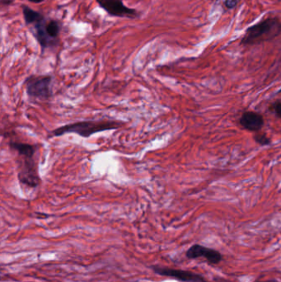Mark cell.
<instances>
[{
  "mask_svg": "<svg viewBox=\"0 0 281 282\" xmlns=\"http://www.w3.org/2000/svg\"><path fill=\"white\" fill-rule=\"evenodd\" d=\"M119 127L120 123L117 121L88 120L58 127L51 132L49 137H60L66 134H76L82 138H88L96 133L116 130Z\"/></svg>",
  "mask_w": 281,
  "mask_h": 282,
  "instance_id": "obj_2",
  "label": "cell"
},
{
  "mask_svg": "<svg viewBox=\"0 0 281 282\" xmlns=\"http://www.w3.org/2000/svg\"><path fill=\"white\" fill-rule=\"evenodd\" d=\"M14 2V0H1V6L2 7H7L10 6Z\"/></svg>",
  "mask_w": 281,
  "mask_h": 282,
  "instance_id": "obj_15",
  "label": "cell"
},
{
  "mask_svg": "<svg viewBox=\"0 0 281 282\" xmlns=\"http://www.w3.org/2000/svg\"><path fill=\"white\" fill-rule=\"evenodd\" d=\"M46 30L49 37L51 38L53 42L59 44V37H60V33H61V25L57 20L47 19L46 24Z\"/></svg>",
  "mask_w": 281,
  "mask_h": 282,
  "instance_id": "obj_11",
  "label": "cell"
},
{
  "mask_svg": "<svg viewBox=\"0 0 281 282\" xmlns=\"http://www.w3.org/2000/svg\"><path fill=\"white\" fill-rule=\"evenodd\" d=\"M254 140L257 143H259L261 145H267L271 143V140L267 135L264 133H257L254 136Z\"/></svg>",
  "mask_w": 281,
  "mask_h": 282,
  "instance_id": "obj_12",
  "label": "cell"
},
{
  "mask_svg": "<svg viewBox=\"0 0 281 282\" xmlns=\"http://www.w3.org/2000/svg\"><path fill=\"white\" fill-rule=\"evenodd\" d=\"M186 256L189 259H197L203 257L211 264H218L222 260V255L219 252L213 248L204 247L200 244L192 246L187 251Z\"/></svg>",
  "mask_w": 281,
  "mask_h": 282,
  "instance_id": "obj_7",
  "label": "cell"
},
{
  "mask_svg": "<svg viewBox=\"0 0 281 282\" xmlns=\"http://www.w3.org/2000/svg\"><path fill=\"white\" fill-rule=\"evenodd\" d=\"M28 1L33 2V3H41V2H44L45 0H28Z\"/></svg>",
  "mask_w": 281,
  "mask_h": 282,
  "instance_id": "obj_16",
  "label": "cell"
},
{
  "mask_svg": "<svg viewBox=\"0 0 281 282\" xmlns=\"http://www.w3.org/2000/svg\"><path fill=\"white\" fill-rule=\"evenodd\" d=\"M11 149L17 153V178L22 186L29 188H37L41 178L37 168V155L38 146L32 143L10 141Z\"/></svg>",
  "mask_w": 281,
  "mask_h": 282,
  "instance_id": "obj_1",
  "label": "cell"
},
{
  "mask_svg": "<svg viewBox=\"0 0 281 282\" xmlns=\"http://www.w3.org/2000/svg\"><path fill=\"white\" fill-rule=\"evenodd\" d=\"M241 126L250 132H258L264 126L262 115L255 112H245L239 119Z\"/></svg>",
  "mask_w": 281,
  "mask_h": 282,
  "instance_id": "obj_9",
  "label": "cell"
},
{
  "mask_svg": "<svg viewBox=\"0 0 281 282\" xmlns=\"http://www.w3.org/2000/svg\"><path fill=\"white\" fill-rule=\"evenodd\" d=\"M271 110L281 119V101H277L271 106Z\"/></svg>",
  "mask_w": 281,
  "mask_h": 282,
  "instance_id": "obj_13",
  "label": "cell"
},
{
  "mask_svg": "<svg viewBox=\"0 0 281 282\" xmlns=\"http://www.w3.org/2000/svg\"><path fill=\"white\" fill-rule=\"evenodd\" d=\"M278 93H281V90L279 91V92H278Z\"/></svg>",
  "mask_w": 281,
  "mask_h": 282,
  "instance_id": "obj_17",
  "label": "cell"
},
{
  "mask_svg": "<svg viewBox=\"0 0 281 282\" xmlns=\"http://www.w3.org/2000/svg\"><path fill=\"white\" fill-rule=\"evenodd\" d=\"M152 270L158 275L173 278L180 282H207L202 276L197 273H192L190 271L173 269V268H164V267H158V266L152 267Z\"/></svg>",
  "mask_w": 281,
  "mask_h": 282,
  "instance_id": "obj_6",
  "label": "cell"
},
{
  "mask_svg": "<svg viewBox=\"0 0 281 282\" xmlns=\"http://www.w3.org/2000/svg\"><path fill=\"white\" fill-rule=\"evenodd\" d=\"M26 92L30 98L47 101L52 97V76L32 74L25 79Z\"/></svg>",
  "mask_w": 281,
  "mask_h": 282,
  "instance_id": "obj_4",
  "label": "cell"
},
{
  "mask_svg": "<svg viewBox=\"0 0 281 282\" xmlns=\"http://www.w3.org/2000/svg\"><path fill=\"white\" fill-rule=\"evenodd\" d=\"M22 9L25 24L27 25V27L32 26L37 21H39L41 18L44 17V15L42 13L38 12V11L32 9L31 7L27 6V5H22Z\"/></svg>",
  "mask_w": 281,
  "mask_h": 282,
  "instance_id": "obj_10",
  "label": "cell"
},
{
  "mask_svg": "<svg viewBox=\"0 0 281 282\" xmlns=\"http://www.w3.org/2000/svg\"><path fill=\"white\" fill-rule=\"evenodd\" d=\"M46 22H47V19L44 16L42 18H41L39 21H37L36 23H34L32 26V34H33V37L37 40V42L39 43L42 52L46 51V49L53 48V47L58 46L57 43L53 42L49 37L46 30Z\"/></svg>",
  "mask_w": 281,
  "mask_h": 282,
  "instance_id": "obj_8",
  "label": "cell"
},
{
  "mask_svg": "<svg viewBox=\"0 0 281 282\" xmlns=\"http://www.w3.org/2000/svg\"><path fill=\"white\" fill-rule=\"evenodd\" d=\"M99 7L112 16L134 19L139 17V12L125 5L123 0H95Z\"/></svg>",
  "mask_w": 281,
  "mask_h": 282,
  "instance_id": "obj_5",
  "label": "cell"
},
{
  "mask_svg": "<svg viewBox=\"0 0 281 282\" xmlns=\"http://www.w3.org/2000/svg\"><path fill=\"white\" fill-rule=\"evenodd\" d=\"M239 0H224L223 5L228 10L233 9L238 5Z\"/></svg>",
  "mask_w": 281,
  "mask_h": 282,
  "instance_id": "obj_14",
  "label": "cell"
},
{
  "mask_svg": "<svg viewBox=\"0 0 281 282\" xmlns=\"http://www.w3.org/2000/svg\"></svg>",
  "mask_w": 281,
  "mask_h": 282,
  "instance_id": "obj_18",
  "label": "cell"
},
{
  "mask_svg": "<svg viewBox=\"0 0 281 282\" xmlns=\"http://www.w3.org/2000/svg\"><path fill=\"white\" fill-rule=\"evenodd\" d=\"M281 33V19L268 17L248 27L241 39L242 46H255L274 40Z\"/></svg>",
  "mask_w": 281,
  "mask_h": 282,
  "instance_id": "obj_3",
  "label": "cell"
}]
</instances>
